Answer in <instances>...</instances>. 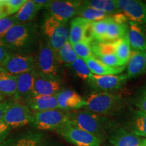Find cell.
<instances>
[{
	"mask_svg": "<svg viewBox=\"0 0 146 146\" xmlns=\"http://www.w3.org/2000/svg\"><path fill=\"white\" fill-rule=\"evenodd\" d=\"M91 23L92 22L79 16L72 18L70 22L68 39L71 45L75 44L84 39L92 40L90 32Z\"/></svg>",
	"mask_w": 146,
	"mask_h": 146,
	"instance_id": "16",
	"label": "cell"
},
{
	"mask_svg": "<svg viewBox=\"0 0 146 146\" xmlns=\"http://www.w3.org/2000/svg\"><path fill=\"white\" fill-rule=\"evenodd\" d=\"M84 108L100 115L114 112L122 102L120 96L110 91H94L85 97Z\"/></svg>",
	"mask_w": 146,
	"mask_h": 146,
	"instance_id": "3",
	"label": "cell"
},
{
	"mask_svg": "<svg viewBox=\"0 0 146 146\" xmlns=\"http://www.w3.org/2000/svg\"><path fill=\"white\" fill-rule=\"evenodd\" d=\"M56 133L66 141L74 146H101L102 140L79 128L66 123Z\"/></svg>",
	"mask_w": 146,
	"mask_h": 146,
	"instance_id": "7",
	"label": "cell"
},
{
	"mask_svg": "<svg viewBox=\"0 0 146 146\" xmlns=\"http://www.w3.org/2000/svg\"><path fill=\"white\" fill-rule=\"evenodd\" d=\"M77 16L85 18L89 21L96 22L105 19L106 18L108 17L109 14L103 12V11L85 6L82 3V5L78 12Z\"/></svg>",
	"mask_w": 146,
	"mask_h": 146,
	"instance_id": "30",
	"label": "cell"
},
{
	"mask_svg": "<svg viewBox=\"0 0 146 146\" xmlns=\"http://www.w3.org/2000/svg\"><path fill=\"white\" fill-rule=\"evenodd\" d=\"M35 70L25 72L16 76V91L13 96V101L26 104L31 98L34 87Z\"/></svg>",
	"mask_w": 146,
	"mask_h": 146,
	"instance_id": "14",
	"label": "cell"
},
{
	"mask_svg": "<svg viewBox=\"0 0 146 146\" xmlns=\"http://www.w3.org/2000/svg\"><path fill=\"white\" fill-rule=\"evenodd\" d=\"M89 67V70L94 75L106 76L117 75L125 70L126 66L121 67H110L102 63L94 56L84 60Z\"/></svg>",
	"mask_w": 146,
	"mask_h": 146,
	"instance_id": "21",
	"label": "cell"
},
{
	"mask_svg": "<svg viewBox=\"0 0 146 146\" xmlns=\"http://www.w3.org/2000/svg\"><path fill=\"white\" fill-rule=\"evenodd\" d=\"M85 6L103 11L107 14H117L120 12L116 0H87L83 1Z\"/></svg>",
	"mask_w": 146,
	"mask_h": 146,
	"instance_id": "28",
	"label": "cell"
},
{
	"mask_svg": "<svg viewBox=\"0 0 146 146\" xmlns=\"http://www.w3.org/2000/svg\"><path fill=\"white\" fill-rule=\"evenodd\" d=\"M12 102V100H5V101L0 102V119L2 118L3 114L8 108L10 106Z\"/></svg>",
	"mask_w": 146,
	"mask_h": 146,
	"instance_id": "40",
	"label": "cell"
},
{
	"mask_svg": "<svg viewBox=\"0 0 146 146\" xmlns=\"http://www.w3.org/2000/svg\"><path fill=\"white\" fill-rule=\"evenodd\" d=\"M68 122L102 140L109 127V122L102 115L87 110L68 111Z\"/></svg>",
	"mask_w": 146,
	"mask_h": 146,
	"instance_id": "2",
	"label": "cell"
},
{
	"mask_svg": "<svg viewBox=\"0 0 146 146\" xmlns=\"http://www.w3.org/2000/svg\"><path fill=\"white\" fill-rule=\"evenodd\" d=\"M11 54L10 50L0 43V67L6 61Z\"/></svg>",
	"mask_w": 146,
	"mask_h": 146,
	"instance_id": "39",
	"label": "cell"
},
{
	"mask_svg": "<svg viewBox=\"0 0 146 146\" xmlns=\"http://www.w3.org/2000/svg\"><path fill=\"white\" fill-rule=\"evenodd\" d=\"M143 145L146 146V139H143Z\"/></svg>",
	"mask_w": 146,
	"mask_h": 146,
	"instance_id": "45",
	"label": "cell"
},
{
	"mask_svg": "<svg viewBox=\"0 0 146 146\" xmlns=\"http://www.w3.org/2000/svg\"><path fill=\"white\" fill-rule=\"evenodd\" d=\"M8 16H9L6 11V9L5 8L4 3H3V0H0V19L8 17Z\"/></svg>",
	"mask_w": 146,
	"mask_h": 146,
	"instance_id": "41",
	"label": "cell"
},
{
	"mask_svg": "<svg viewBox=\"0 0 146 146\" xmlns=\"http://www.w3.org/2000/svg\"><path fill=\"white\" fill-rule=\"evenodd\" d=\"M4 100H5V98H4V97L2 96H1V94H0V102L5 101Z\"/></svg>",
	"mask_w": 146,
	"mask_h": 146,
	"instance_id": "44",
	"label": "cell"
},
{
	"mask_svg": "<svg viewBox=\"0 0 146 146\" xmlns=\"http://www.w3.org/2000/svg\"><path fill=\"white\" fill-rule=\"evenodd\" d=\"M114 43V52L122 66H126L129 62L131 55V47L128 33L123 38Z\"/></svg>",
	"mask_w": 146,
	"mask_h": 146,
	"instance_id": "26",
	"label": "cell"
},
{
	"mask_svg": "<svg viewBox=\"0 0 146 146\" xmlns=\"http://www.w3.org/2000/svg\"><path fill=\"white\" fill-rule=\"evenodd\" d=\"M45 138L39 131H27L7 138L0 146H40Z\"/></svg>",
	"mask_w": 146,
	"mask_h": 146,
	"instance_id": "15",
	"label": "cell"
},
{
	"mask_svg": "<svg viewBox=\"0 0 146 146\" xmlns=\"http://www.w3.org/2000/svg\"><path fill=\"white\" fill-rule=\"evenodd\" d=\"M143 139L133 133L118 129L111 133L109 141L113 146H143Z\"/></svg>",
	"mask_w": 146,
	"mask_h": 146,
	"instance_id": "19",
	"label": "cell"
},
{
	"mask_svg": "<svg viewBox=\"0 0 146 146\" xmlns=\"http://www.w3.org/2000/svg\"><path fill=\"white\" fill-rule=\"evenodd\" d=\"M12 129L5 122L0 119V144L8 138Z\"/></svg>",
	"mask_w": 146,
	"mask_h": 146,
	"instance_id": "38",
	"label": "cell"
},
{
	"mask_svg": "<svg viewBox=\"0 0 146 146\" xmlns=\"http://www.w3.org/2000/svg\"><path fill=\"white\" fill-rule=\"evenodd\" d=\"M18 24L19 23L16 21L14 16H8L0 19V39L6 35L11 28Z\"/></svg>",
	"mask_w": 146,
	"mask_h": 146,
	"instance_id": "34",
	"label": "cell"
},
{
	"mask_svg": "<svg viewBox=\"0 0 146 146\" xmlns=\"http://www.w3.org/2000/svg\"><path fill=\"white\" fill-rule=\"evenodd\" d=\"M66 66L72 69L76 76L85 81H88L89 78L93 76V74L89 70L87 64L83 59L80 58H78L71 64L66 65Z\"/></svg>",
	"mask_w": 146,
	"mask_h": 146,
	"instance_id": "31",
	"label": "cell"
},
{
	"mask_svg": "<svg viewBox=\"0 0 146 146\" xmlns=\"http://www.w3.org/2000/svg\"><path fill=\"white\" fill-rule=\"evenodd\" d=\"M128 33L127 24H119L115 22L112 16H110L107 25L106 41L114 42L123 38Z\"/></svg>",
	"mask_w": 146,
	"mask_h": 146,
	"instance_id": "24",
	"label": "cell"
},
{
	"mask_svg": "<svg viewBox=\"0 0 146 146\" xmlns=\"http://www.w3.org/2000/svg\"><path fill=\"white\" fill-rule=\"evenodd\" d=\"M92 41V40L84 39L75 44L72 45L73 50L78 58L85 60L92 57L93 53L92 49H91V42Z\"/></svg>",
	"mask_w": 146,
	"mask_h": 146,
	"instance_id": "33",
	"label": "cell"
},
{
	"mask_svg": "<svg viewBox=\"0 0 146 146\" xmlns=\"http://www.w3.org/2000/svg\"><path fill=\"white\" fill-rule=\"evenodd\" d=\"M34 2L37 4L40 8H45L47 5H48L50 3H51V1L50 0H33Z\"/></svg>",
	"mask_w": 146,
	"mask_h": 146,
	"instance_id": "42",
	"label": "cell"
},
{
	"mask_svg": "<svg viewBox=\"0 0 146 146\" xmlns=\"http://www.w3.org/2000/svg\"><path fill=\"white\" fill-rule=\"evenodd\" d=\"M145 73H146V52L145 53Z\"/></svg>",
	"mask_w": 146,
	"mask_h": 146,
	"instance_id": "46",
	"label": "cell"
},
{
	"mask_svg": "<svg viewBox=\"0 0 146 146\" xmlns=\"http://www.w3.org/2000/svg\"><path fill=\"white\" fill-rule=\"evenodd\" d=\"M37 37V30L34 23L18 24L11 28L0 39V43L11 51L23 52L32 47Z\"/></svg>",
	"mask_w": 146,
	"mask_h": 146,
	"instance_id": "1",
	"label": "cell"
},
{
	"mask_svg": "<svg viewBox=\"0 0 146 146\" xmlns=\"http://www.w3.org/2000/svg\"><path fill=\"white\" fill-rule=\"evenodd\" d=\"M108 17L102 21L92 22L90 26L91 35L92 40L98 43H105L106 35L107 25L109 21Z\"/></svg>",
	"mask_w": 146,
	"mask_h": 146,
	"instance_id": "29",
	"label": "cell"
},
{
	"mask_svg": "<svg viewBox=\"0 0 146 146\" xmlns=\"http://www.w3.org/2000/svg\"><path fill=\"white\" fill-rule=\"evenodd\" d=\"M96 58L97 60H99L102 63L110 67H121L123 66H122L121 63L116 57L115 53L114 54H106V55H102V56H97V57H94Z\"/></svg>",
	"mask_w": 146,
	"mask_h": 146,
	"instance_id": "36",
	"label": "cell"
},
{
	"mask_svg": "<svg viewBox=\"0 0 146 146\" xmlns=\"http://www.w3.org/2000/svg\"><path fill=\"white\" fill-rule=\"evenodd\" d=\"M41 9L39 5L34 2L33 0H27L21 10L13 16L19 24L28 23L35 17L36 14Z\"/></svg>",
	"mask_w": 146,
	"mask_h": 146,
	"instance_id": "25",
	"label": "cell"
},
{
	"mask_svg": "<svg viewBox=\"0 0 146 146\" xmlns=\"http://www.w3.org/2000/svg\"><path fill=\"white\" fill-rule=\"evenodd\" d=\"M16 76L0 67V94L4 97L14 96L16 91Z\"/></svg>",
	"mask_w": 146,
	"mask_h": 146,
	"instance_id": "23",
	"label": "cell"
},
{
	"mask_svg": "<svg viewBox=\"0 0 146 146\" xmlns=\"http://www.w3.org/2000/svg\"><path fill=\"white\" fill-rule=\"evenodd\" d=\"M33 119L34 112L26 104L13 100L1 118L12 129L31 125Z\"/></svg>",
	"mask_w": 146,
	"mask_h": 146,
	"instance_id": "8",
	"label": "cell"
},
{
	"mask_svg": "<svg viewBox=\"0 0 146 146\" xmlns=\"http://www.w3.org/2000/svg\"><path fill=\"white\" fill-rule=\"evenodd\" d=\"M26 105L33 112L59 109L56 96H33L28 100Z\"/></svg>",
	"mask_w": 146,
	"mask_h": 146,
	"instance_id": "20",
	"label": "cell"
},
{
	"mask_svg": "<svg viewBox=\"0 0 146 146\" xmlns=\"http://www.w3.org/2000/svg\"><path fill=\"white\" fill-rule=\"evenodd\" d=\"M135 105L139 110L146 113V87L142 89L135 100Z\"/></svg>",
	"mask_w": 146,
	"mask_h": 146,
	"instance_id": "37",
	"label": "cell"
},
{
	"mask_svg": "<svg viewBox=\"0 0 146 146\" xmlns=\"http://www.w3.org/2000/svg\"><path fill=\"white\" fill-rule=\"evenodd\" d=\"M83 1L64 0L52 1L45 9L47 11L46 16H50L61 23L66 24L68 20L77 16Z\"/></svg>",
	"mask_w": 146,
	"mask_h": 146,
	"instance_id": "9",
	"label": "cell"
},
{
	"mask_svg": "<svg viewBox=\"0 0 146 146\" xmlns=\"http://www.w3.org/2000/svg\"><path fill=\"white\" fill-rule=\"evenodd\" d=\"M1 67L12 75L17 76L36 70V62L33 56L25 53H12Z\"/></svg>",
	"mask_w": 146,
	"mask_h": 146,
	"instance_id": "10",
	"label": "cell"
},
{
	"mask_svg": "<svg viewBox=\"0 0 146 146\" xmlns=\"http://www.w3.org/2000/svg\"><path fill=\"white\" fill-rule=\"evenodd\" d=\"M43 32L46 43L56 53L69 39V30L66 24L46 16L43 24Z\"/></svg>",
	"mask_w": 146,
	"mask_h": 146,
	"instance_id": "5",
	"label": "cell"
},
{
	"mask_svg": "<svg viewBox=\"0 0 146 146\" xmlns=\"http://www.w3.org/2000/svg\"><path fill=\"white\" fill-rule=\"evenodd\" d=\"M128 36L133 51L146 52V28L143 25L129 21Z\"/></svg>",
	"mask_w": 146,
	"mask_h": 146,
	"instance_id": "18",
	"label": "cell"
},
{
	"mask_svg": "<svg viewBox=\"0 0 146 146\" xmlns=\"http://www.w3.org/2000/svg\"><path fill=\"white\" fill-rule=\"evenodd\" d=\"M118 8L130 19L141 25H146V3L139 0H116Z\"/></svg>",
	"mask_w": 146,
	"mask_h": 146,
	"instance_id": "13",
	"label": "cell"
},
{
	"mask_svg": "<svg viewBox=\"0 0 146 146\" xmlns=\"http://www.w3.org/2000/svg\"><path fill=\"white\" fill-rule=\"evenodd\" d=\"M57 54L60 61L65 63L66 66L71 64L78 58L69 41L60 49Z\"/></svg>",
	"mask_w": 146,
	"mask_h": 146,
	"instance_id": "32",
	"label": "cell"
},
{
	"mask_svg": "<svg viewBox=\"0 0 146 146\" xmlns=\"http://www.w3.org/2000/svg\"><path fill=\"white\" fill-rule=\"evenodd\" d=\"M36 71L40 74L54 78H59L60 60L47 43H41L36 55Z\"/></svg>",
	"mask_w": 146,
	"mask_h": 146,
	"instance_id": "4",
	"label": "cell"
},
{
	"mask_svg": "<svg viewBox=\"0 0 146 146\" xmlns=\"http://www.w3.org/2000/svg\"><path fill=\"white\" fill-rule=\"evenodd\" d=\"M68 123V111L60 109L34 112L31 125L37 131H57Z\"/></svg>",
	"mask_w": 146,
	"mask_h": 146,
	"instance_id": "6",
	"label": "cell"
},
{
	"mask_svg": "<svg viewBox=\"0 0 146 146\" xmlns=\"http://www.w3.org/2000/svg\"><path fill=\"white\" fill-rule=\"evenodd\" d=\"M130 129L133 134L146 138V113L139 110H133Z\"/></svg>",
	"mask_w": 146,
	"mask_h": 146,
	"instance_id": "27",
	"label": "cell"
},
{
	"mask_svg": "<svg viewBox=\"0 0 146 146\" xmlns=\"http://www.w3.org/2000/svg\"><path fill=\"white\" fill-rule=\"evenodd\" d=\"M127 76L125 74L106 76L93 74L87 83L97 91H110L122 88L127 83Z\"/></svg>",
	"mask_w": 146,
	"mask_h": 146,
	"instance_id": "12",
	"label": "cell"
},
{
	"mask_svg": "<svg viewBox=\"0 0 146 146\" xmlns=\"http://www.w3.org/2000/svg\"><path fill=\"white\" fill-rule=\"evenodd\" d=\"M145 53L143 52H131L130 59L127 66V76L133 78L145 73Z\"/></svg>",
	"mask_w": 146,
	"mask_h": 146,
	"instance_id": "22",
	"label": "cell"
},
{
	"mask_svg": "<svg viewBox=\"0 0 146 146\" xmlns=\"http://www.w3.org/2000/svg\"><path fill=\"white\" fill-rule=\"evenodd\" d=\"M62 89V83L60 79L49 77L36 71L35 72L31 97L36 96H55Z\"/></svg>",
	"mask_w": 146,
	"mask_h": 146,
	"instance_id": "11",
	"label": "cell"
},
{
	"mask_svg": "<svg viewBox=\"0 0 146 146\" xmlns=\"http://www.w3.org/2000/svg\"><path fill=\"white\" fill-rule=\"evenodd\" d=\"M56 98L59 109L62 110H78L85 105L84 98L72 89H62L56 95Z\"/></svg>",
	"mask_w": 146,
	"mask_h": 146,
	"instance_id": "17",
	"label": "cell"
},
{
	"mask_svg": "<svg viewBox=\"0 0 146 146\" xmlns=\"http://www.w3.org/2000/svg\"><path fill=\"white\" fill-rule=\"evenodd\" d=\"M40 146H60V145L58 143H56V142L53 141L52 140H50L48 139L45 138L44 141H43V142L41 143V145Z\"/></svg>",
	"mask_w": 146,
	"mask_h": 146,
	"instance_id": "43",
	"label": "cell"
},
{
	"mask_svg": "<svg viewBox=\"0 0 146 146\" xmlns=\"http://www.w3.org/2000/svg\"><path fill=\"white\" fill-rule=\"evenodd\" d=\"M27 0H3L5 8L9 16L14 15L21 10Z\"/></svg>",
	"mask_w": 146,
	"mask_h": 146,
	"instance_id": "35",
	"label": "cell"
}]
</instances>
